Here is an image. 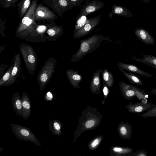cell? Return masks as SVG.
<instances>
[{"label": "cell", "mask_w": 156, "mask_h": 156, "mask_svg": "<svg viewBox=\"0 0 156 156\" xmlns=\"http://www.w3.org/2000/svg\"><path fill=\"white\" fill-rule=\"evenodd\" d=\"M31 0H23L20 2V7L21 9V15L22 16L26 12L30 6Z\"/></svg>", "instance_id": "603a6c76"}, {"label": "cell", "mask_w": 156, "mask_h": 156, "mask_svg": "<svg viewBox=\"0 0 156 156\" xmlns=\"http://www.w3.org/2000/svg\"><path fill=\"white\" fill-rule=\"evenodd\" d=\"M117 131L119 137L122 139L126 140L131 139L133 128L129 122H122L118 125Z\"/></svg>", "instance_id": "8992f818"}, {"label": "cell", "mask_w": 156, "mask_h": 156, "mask_svg": "<svg viewBox=\"0 0 156 156\" xmlns=\"http://www.w3.org/2000/svg\"><path fill=\"white\" fill-rule=\"evenodd\" d=\"M156 106V105L147 101H139L133 104L131 101L129 104L125 106V108L130 112L139 113L149 110Z\"/></svg>", "instance_id": "277c9868"}, {"label": "cell", "mask_w": 156, "mask_h": 156, "mask_svg": "<svg viewBox=\"0 0 156 156\" xmlns=\"http://www.w3.org/2000/svg\"><path fill=\"white\" fill-rule=\"evenodd\" d=\"M143 1L144 2L148 3H149L151 0H141Z\"/></svg>", "instance_id": "74e56055"}, {"label": "cell", "mask_w": 156, "mask_h": 156, "mask_svg": "<svg viewBox=\"0 0 156 156\" xmlns=\"http://www.w3.org/2000/svg\"><path fill=\"white\" fill-rule=\"evenodd\" d=\"M117 65L118 68H121L126 71H129L134 73L145 77H154L153 75L142 70L133 64H126L119 62L117 63Z\"/></svg>", "instance_id": "ba28073f"}, {"label": "cell", "mask_w": 156, "mask_h": 156, "mask_svg": "<svg viewBox=\"0 0 156 156\" xmlns=\"http://www.w3.org/2000/svg\"><path fill=\"white\" fill-rule=\"evenodd\" d=\"M48 76L45 73L42 74L41 76V80L42 82H46L48 79Z\"/></svg>", "instance_id": "f1b7e54d"}, {"label": "cell", "mask_w": 156, "mask_h": 156, "mask_svg": "<svg viewBox=\"0 0 156 156\" xmlns=\"http://www.w3.org/2000/svg\"><path fill=\"white\" fill-rule=\"evenodd\" d=\"M118 68L119 70L122 72L131 84L139 86H142L143 85L141 78L138 75L135 74L130 71H127L128 72L127 73L125 70L121 68Z\"/></svg>", "instance_id": "2e32d148"}, {"label": "cell", "mask_w": 156, "mask_h": 156, "mask_svg": "<svg viewBox=\"0 0 156 156\" xmlns=\"http://www.w3.org/2000/svg\"><path fill=\"white\" fill-rule=\"evenodd\" d=\"M151 92V94L156 95V87L152 88Z\"/></svg>", "instance_id": "d590c367"}, {"label": "cell", "mask_w": 156, "mask_h": 156, "mask_svg": "<svg viewBox=\"0 0 156 156\" xmlns=\"http://www.w3.org/2000/svg\"><path fill=\"white\" fill-rule=\"evenodd\" d=\"M53 96L52 94L49 91L48 92L44 97L46 101H51L53 99Z\"/></svg>", "instance_id": "4316f807"}, {"label": "cell", "mask_w": 156, "mask_h": 156, "mask_svg": "<svg viewBox=\"0 0 156 156\" xmlns=\"http://www.w3.org/2000/svg\"><path fill=\"white\" fill-rule=\"evenodd\" d=\"M12 104L14 111L16 115L22 116V106L21 98L18 93L15 94L12 96Z\"/></svg>", "instance_id": "9a60e30c"}, {"label": "cell", "mask_w": 156, "mask_h": 156, "mask_svg": "<svg viewBox=\"0 0 156 156\" xmlns=\"http://www.w3.org/2000/svg\"><path fill=\"white\" fill-rule=\"evenodd\" d=\"M101 73L103 81L109 87L113 86L114 83V78L112 74L107 69L102 70Z\"/></svg>", "instance_id": "ac0fdd59"}, {"label": "cell", "mask_w": 156, "mask_h": 156, "mask_svg": "<svg viewBox=\"0 0 156 156\" xmlns=\"http://www.w3.org/2000/svg\"><path fill=\"white\" fill-rule=\"evenodd\" d=\"M15 0H5V1L6 2V3H7V2L10 3H12L13 2L15 1Z\"/></svg>", "instance_id": "8d00e7d4"}, {"label": "cell", "mask_w": 156, "mask_h": 156, "mask_svg": "<svg viewBox=\"0 0 156 156\" xmlns=\"http://www.w3.org/2000/svg\"><path fill=\"white\" fill-rule=\"evenodd\" d=\"M49 126V130L52 134L58 136L61 135V129L63 125L61 122L57 119H54L53 121L50 120Z\"/></svg>", "instance_id": "e0dca14e"}, {"label": "cell", "mask_w": 156, "mask_h": 156, "mask_svg": "<svg viewBox=\"0 0 156 156\" xmlns=\"http://www.w3.org/2000/svg\"><path fill=\"white\" fill-rule=\"evenodd\" d=\"M103 87H102V90L103 94L104 100L107 98L109 93V87L103 81L102 82Z\"/></svg>", "instance_id": "484cf974"}, {"label": "cell", "mask_w": 156, "mask_h": 156, "mask_svg": "<svg viewBox=\"0 0 156 156\" xmlns=\"http://www.w3.org/2000/svg\"><path fill=\"white\" fill-rule=\"evenodd\" d=\"M18 69L16 67H14L12 71L11 74L12 76H15L16 74Z\"/></svg>", "instance_id": "e575fe53"}, {"label": "cell", "mask_w": 156, "mask_h": 156, "mask_svg": "<svg viewBox=\"0 0 156 156\" xmlns=\"http://www.w3.org/2000/svg\"><path fill=\"white\" fill-rule=\"evenodd\" d=\"M77 0H71V1H72V2H74V1H76Z\"/></svg>", "instance_id": "f35d334b"}, {"label": "cell", "mask_w": 156, "mask_h": 156, "mask_svg": "<svg viewBox=\"0 0 156 156\" xmlns=\"http://www.w3.org/2000/svg\"><path fill=\"white\" fill-rule=\"evenodd\" d=\"M135 36L142 43L148 45H153L155 41L154 38L145 29L142 28H137L134 31Z\"/></svg>", "instance_id": "5b68a950"}, {"label": "cell", "mask_w": 156, "mask_h": 156, "mask_svg": "<svg viewBox=\"0 0 156 156\" xmlns=\"http://www.w3.org/2000/svg\"><path fill=\"white\" fill-rule=\"evenodd\" d=\"M86 19L85 16H83L78 20L77 24L78 26H81L82 24H84Z\"/></svg>", "instance_id": "83f0119b"}, {"label": "cell", "mask_w": 156, "mask_h": 156, "mask_svg": "<svg viewBox=\"0 0 156 156\" xmlns=\"http://www.w3.org/2000/svg\"><path fill=\"white\" fill-rule=\"evenodd\" d=\"M59 3L62 6H66L67 5V2L66 0H59Z\"/></svg>", "instance_id": "4dcf8cb0"}, {"label": "cell", "mask_w": 156, "mask_h": 156, "mask_svg": "<svg viewBox=\"0 0 156 156\" xmlns=\"http://www.w3.org/2000/svg\"><path fill=\"white\" fill-rule=\"evenodd\" d=\"M46 28V27L44 26H41L38 28L37 30L39 32H42L45 30Z\"/></svg>", "instance_id": "d6a6232c"}, {"label": "cell", "mask_w": 156, "mask_h": 156, "mask_svg": "<svg viewBox=\"0 0 156 156\" xmlns=\"http://www.w3.org/2000/svg\"></svg>", "instance_id": "ab89813d"}, {"label": "cell", "mask_w": 156, "mask_h": 156, "mask_svg": "<svg viewBox=\"0 0 156 156\" xmlns=\"http://www.w3.org/2000/svg\"><path fill=\"white\" fill-rule=\"evenodd\" d=\"M103 137L102 135H99L95 136L91 140L87 145L90 151L95 150L101 142Z\"/></svg>", "instance_id": "d6986e66"}, {"label": "cell", "mask_w": 156, "mask_h": 156, "mask_svg": "<svg viewBox=\"0 0 156 156\" xmlns=\"http://www.w3.org/2000/svg\"><path fill=\"white\" fill-rule=\"evenodd\" d=\"M147 153L144 150H142L139 151L133 152L129 154L128 156H147Z\"/></svg>", "instance_id": "d4e9b609"}, {"label": "cell", "mask_w": 156, "mask_h": 156, "mask_svg": "<svg viewBox=\"0 0 156 156\" xmlns=\"http://www.w3.org/2000/svg\"><path fill=\"white\" fill-rule=\"evenodd\" d=\"M10 74L9 73L7 72L4 75L3 77V79L4 81L7 80L9 77Z\"/></svg>", "instance_id": "836d02e7"}, {"label": "cell", "mask_w": 156, "mask_h": 156, "mask_svg": "<svg viewBox=\"0 0 156 156\" xmlns=\"http://www.w3.org/2000/svg\"><path fill=\"white\" fill-rule=\"evenodd\" d=\"M94 20H92L78 29L74 34L73 37L78 39L88 34L99 23L98 21Z\"/></svg>", "instance_id": "9c48e42d"}, {"label": "cell", "mask_w": 156, "mask_h": 156, "mask_svg": "<svg viewBox=\"0 0 156 156\" xmlns=\"http://www.w3.org/2000/svg\"><path fill=\"white\" fill-rule=\"evenodd\" d=\"M102 70L98 69L93 74L90 83V89L93 94H98L100 93L101 86L100 74Z\"/></svg>", "instance_id": "30bf717a"}, {"label": "cell", "mask_w": 156, "mask_h": 156, "mask_svg": "<svg viewBox=\"0 0 156 156\" xmlns=\"http://www.w3.org/2000/svg\"><path fill=\"white\" fill-rule=\"evenodd\" d=\"M47 33L50 36H53L55 34V31L52 29H49L48 30Z\"/></svg>", "instance_id": "1f68e13d"}, {"label": "cell", "mask_w": 156, "mask_h": 156, "mask_svg": "<svg viewBox=\"0 0 156 156\" xmlns=\"http://www.w3.org/2000/svg\"><path fill=\"white\" fill-rule=\"evenodd\" d=\"M68 79L73 87L76 88H79V84L82 80V75L77 70L74 71L70 69L67 71Z\"/></svg>", "instance_id": "7c38bea8"}, {"label": "cell", "mask_w": 156, "mask_h": 156, "mask_svg": "<svg viewBox=\"0 0 156 156\" xmlns=\"http://www.w3.org/2000/svg\"><path fill=\"white\" fill-rule=\"evenodd\" d=\"M142 55L141 58L133 56L132 59L156 69V56L151 55Z\"/></svg>", "instance_id": "4fadbf2b"}, {"label": "cell", "mask_w": 156, "mask_h": 156, "mask_svg": "<svg viewBox=\"0 0 156 156\" xmlns=\"http://www.w3.org/2000/svg\"><path fill=\"white\" fill-rule=\"evenodd\" d=\"M114 12L119 15L126 17H132V13L126 8L123 6H118L115 7Z\"/></svg>", "instance_id": "ffe728a7"}, {"label": "cell", "mask_w": 156, "mask_h": 156, "mask_svg": "<svg viewBox=\"0 0 156 156\" xmlns=\"http://www.w3.org/2000/svg\"><path fill=\"white\" fill-rule=\"evenodd\" d=\"M22 117L27 120L31 113V102L28 95L24 92L22 95Z\"/></svg>", "instance_id": "8fae6325"}, {"label": "cell", "mask_w": 156, "mask_h": 156, "mask_svg": "<svg viewBox=\"0 0 156 156\" xmlns=\"http://www.w3.org/2000/svg\"><path fill=\"white\" fill-rule=\"evenodd\" d=\"M119 85L122 94L126 100H130L136 97L134 85L122 81L120 82Z\"/></svg>", "instance_id": "52a82bcc"}, {"label": "cell", "mask_w": 156, "mask_h": 156, "mask_svg": "<svg viewBox=\"0 0 156 156\" xmlns=\"http://www.w3.org/2000/svg\"><path fill=\"white\" fill-rule=\"evenodd\" d=\"M11 127L14 134L18 140L29 141L38 146H41L37 137L28 128L15 123L11 124Z\"/></svg>", "instance_id": "3957f363"}, {"label": "cell", "mask_w": 156, "mask_h": 156, "mask_svg": "<svg viewBox=\"0 0 156 156\" xmlns=\"http://www.w3.org/2000/svg\"><path fill=\"white\" fill-rule=\"evenodd\" d=\"M139 116L144 118L156 117V106L152 109L140 114Z\"/></svg>", "instance_id": "7402d4cb"}, {"label": "cell", "mask_w": 156, "mask_h": 156, "mask_svg": "<svg viewBox=\"0 0 156 156\" xmlns=\"http://www.w3.org/2000/svg\"><path fill=\"white\" fill-rule=\"evenodd\" d=\"M106 38L101 35L95 34L80 41V47L77 52L72 57L73 62L81 60L87 54L91 53L98 48Z\"/></svg>", "instance_id": "7a4b0ae2"}, {"label": "cell", "mask_w": 156, "mask_h": 156, "mask_svg": "<svg viewBox=\"0 0 156 156\" xmlns=\"http://www.w3.org/2000/svg\"><path fill=\"white\" fill-rule=\"evenodd\" d=\"M28 61L31 63H34L35 61V57L33 55H29L28 57Z\"/></svg>", "instance_id": "f546056e"}, {"label": "cell", "mask_w": 156, "mask_h": 156, "mask_svg": "<svg viewBox=\"0 0 156 156\" xmlns=\"http://www.w3.org/2000/svg\"><path fill=\"white\" fill-rule=\"evenodd\" d=\"M133 152L132 148L126 147L113 146L110 148V156L128 155Z\"/></svg>", "instance_id": "5bb4252c"}, {"label": "cell", "mask_w": 156, "mask_h": 156, "mask_svg": "<svg viewBox=\"0 0 156 156\" xmlns=\"http://www.w3.org/2000/svg\"><path fill=\"white\" fill-rule=\"evenodd\" d=\"M103 118L101 114L95 108L87 106L82 112L78 120V123L74 133V142L83 133L96 129L100 124Z\"/></svg>", "instance_id": "6da1fadb"}, {"label": "cell", "mask_w": 156, "mask_h": 156, "mask_svg": "<svg viewBox=\"0 0 156 156\" xmlns=\"http://www.w3.org/2000/svg\"><path fill=\"white\" fill-rule=\"evenodd\" d=\"M99 8V6H97L96 5L93 4L90 5L84 9V12H83V13L87 14L95 11Z\"/></svg>", "instance_id": "cb8c5ba5"}, {"label": "cell", "mask_w": 156, "mask_h": 156, "mask_svg": "<svg viewBox=\"0 0 156 156\" xmlns=\"http://www.w3.org/2000/svg\"><path fill=\"white\" fill-rule=\"evenodd\" d=\"M134 87L135 91L136 97L140 100L146 99V98L148 97V95L145 91L135 86H134Z\"/></svg>", "instance_id": "44dd1931"}]
</instances>
